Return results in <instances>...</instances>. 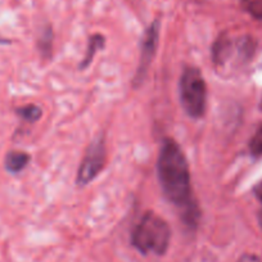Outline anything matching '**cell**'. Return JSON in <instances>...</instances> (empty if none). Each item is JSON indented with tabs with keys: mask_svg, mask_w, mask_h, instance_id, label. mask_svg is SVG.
Wrapping results in <instances>:
<instances>
[{
	"mask_svg": "<svg viewBox=\"0 0 262 262\" xmlns=\"http://www.w3.org/2000/svg\"><path fill=\"white\" fill-rule=\"evenodd\" d=\"M239 262H259V258L257 256H254V254H244L239 259Z\"/></svg>",
	"mask_w": 262,
	"mask_h": 262,
	"instance_id": "7c38bea8",
	"label": "cell"
},
{
	"mask_svg": "<svg viewBox=\"0 0 262 262\" xmlns=\"http://www.w3.org/2000/svg\"><path fill=\"white\" fill-rule=\"evenodd\" d=\"M30 161V156L25 152L12 150L6 157V168L12 173H17L24 170Z\"/></svg>",
	"mask_w": 262,
	"mask_h": 262,
	"instance_id": "8992f818",
	"label": "cell"
},
{
	"mask_svg": "<svg viewBox=\"0 0 262 262\" xmlns=\"http://www.w3.org/2000/svg\"><path fill=\"white\" fill-rule=\"evenodd\" d=\"M254 195H256L257 200L262 203V181H259L256 185V188H254ZM259 224H261L262 226V210L261 212H259Z\"/></svg>",
	"mask_w": 262,
	"mask_h": 262,
	"instance_id": "8fae6325",
	"label": "cell"
},
{
	"mask_svg": "<svg viewBox=\"0 0 262 262\" xmlns=\"http://www.w3.org/2000/svg\"><path fill=\"white\" fill-rule=\"evenodd\" d=\"M17 113H18L24 120L30 121V122H35V121H37L41 117V110H40L37 105L34 104H29L25 105V107L18 108V110H17Z\"/></svg>",
	"mask_w": 262,
	"mask_h": 262,
	"instance_id": "ba28073f",
	"label": "cell"
},
{
	"mask_svg": "<svg viewBox=\"0 0 262 262\" xmlns=\"http://www.w3.org/2000/svg\"><path fill=\"white\" fill-rule=\"evenodd\" d=\"M158 37H160V22L155 21L149 26V29L145 31L144 36L142 40V52H140V62L138 67L137 76H135V82L139 84L144 79L150 63H152L153 57L156 54L158 45Z\"/></svg>",
	"mask_w": 262,
	"mask_h": 262,
	"instance_id": "5b68a950",
	"label": "cell"
},
{
	"mask_svg": "<svg viewBox=\"0 0 262 262\" xmlns=\"http://www.w3.org/2000/svg\"><path fill=\"white\" fill-rule=\"evenodd\" d=\"M261 105H262V104H261Z\"/></svg>",
	"mask_w": 262,
	"mask_h": 262,
	"instance_id": "4fadbf2b",
	"label": "cell"
},
{
	"mask_svg": "<svg viewBox=\"0 0 262 262\" xmlns=\"http://www.w3.org/2000/svg\"><path fill=\"white\" fill-rule=\"evenodd\" d=\"M103 44H104V37H103L102 35H94V36L90 37L86 55H85V58H84V62H82L81 66H80L81 69H85V67H86V66L92 62L95 52H97L98 49H100V48L103 47Z\"/></svg>",
	"mask_w": 262,
	"mask_h": 262,
	"instance_id": "52a82bcc",
	"label": "cell"
},
{
	"mask_svg": "<svg viewBox=\"0 0 262 262\" xmlns=\"http://www.w3.org/2000/svg\"><path fill=\"white\" fill-rule=\"evenodd\" d=\"M105 162V145L102 137L95 139L88 148V152L82 160L77 172V184L85 185L97 178Z\"/></svg>",
	"mask_w": 262,
	"mask_h": 262,
	"instance_id": "277c9868",
	"label": "cell"
},
{
	"mask_svg": "<svg viewBox=\"0 0 262 262\" xmlns=\"http://www.w3.org/2000/svg\"><path fill=\"white\" fill-rule=\"evenodd\" d=\"M171 231L167 223L153 212H147L131 234V243L144 254H163L168 248Z\"/></svg>",
	"mask_w": 262,
	"mask_h": 262,
	"instance_id": "7a4b0ae2",
	"label": "cell"
},
{
	"mask_svg": "<svg viewBox=\"0 0 262 262\" xmlns=\"http://www.w3.org/2000/svg\"><path fill=\"white\" fill-rule=\"evenodd\" d=\"M249 148H251L252 155L254 156L262 155V126L257 130L254 137L252 138L251 143H249Z\"/></svg>",
	"mask_w": 262,
	"mask_h": 262,
	"instance_id": "9c48e42d",
	"label": "cell"
},
{
	"mask_svg": "<svg viewBox=\"0 0 262 262\" xmlns=\"http://www.w3.org/2000/svg\"><path fill=\"white\" fill-rule=\"evenodd\" d=\"M181 105L190 117L201 118L205 115L207 88L198 69L186 67L180 79Z\"/></svg>",
	"mask_w": 262,
	"mask_h": 262,
	"instance_id": "3957f363",
	"label": "cell"
},
{
	"mask_svg": "<svg viewBox=\"0 0 262 262\" xmlns=\"http://www.w3.org/2000/svg\"><path fill=\"white\" fill-rule=\"evenodd\" d=\"M157 172L167 200L183 211L184 221L188 225H195L200 211L191 198L190 171L183 150L173 140L163 142L158 156Z\"/></svg>",
	"mask_w": 262,
	"mask_h": 262,
	"instance_id": "6da1fadb",
	"label": "cell"
},
{
	"mask_svg": "<svg viewBox=\"0 0 262 262\" xmlns=\"http://www.w3.org/2000/svg\"><path fill=\"white\" fill-rule=\"evenodd\" d=\"M248 11L256 18L262 19V0H251L248 3Z\"/></svg>",
	"mask_w": 262,
	"mask_h": 262,
	"instance_id": "30bf717a",
	"label": "cell"
}]
</instances>
